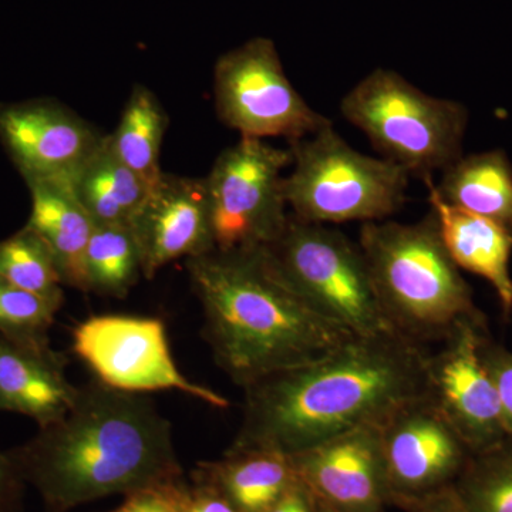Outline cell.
<instances>
[{
	"instance_id": "cell-23",
	"label": "cell",
	"mask_w": 512,
	"mask_h": 512,
	"mask_svg": "<svg viewBox=\"0 0 512 512\" xmlns=\"http://www.w3.org/2000/svg\"><path fill=\"white\" fill-rule=\"evenodd\" d=\"M89 292L124 298L141 271L140 251L130 227L94 225L86 254Z\"/></svg>"
},
{
	"instance_id": "cell-25",
	"label": "cell",
	"mask_w": 512,
	"mask_h": 512,
	"mask_svg": "<svg viewBox=\"0 0 512 512\" xmlns=\"http://www.w3.org/2000/svg\"><path fill=\"white\" fill-rule=\"evenodd\" d=\"M0 278L25 291L63 302V281L52 252L25 225L0 241Z\"/></svg>"
},
{
	"instance_id": "cell-1",
	"label": "cell",
	"mask_w": 512,
	"mask_h": 512,
	"mask_svg": "<svg viewBox=\"0 0 512 512\" xmlns=\"http://www.w3.org/2000/svg\"><path fill=\"white\" fill-rule=\"evenodd\" d=\"M426 346L400 333L355 336L329 356L245 387L232 446L301 453L360 427H380L429 396Z\"/></svg>"
},
{
	"instance_id": "cell-16",
	"label": "cell",
	"mask_w": 512,
	"mask_h": 512,
	"mask_svg": "<svg viewBox=\"0 0 512 512\" xmlns=\"http://www.w3.org/2000/svg\"><path fill=\"white\" fill-rule=\"evenodd\" d=\"M79 387L66 376V357L0 335V412L23 414L43 427L76 402Z\"/></svg>"
},
{
	"instance_id": "cell-17",
	"label": "cell",
	"mask_w": 512,
	"mask_h": 512,
	"mask_svg": "<svg viewBox=\"0 0 512 512\" xmlns=\"http://www.w3.org/2000/svg\"><path fill=\"white\" fill-rule=\"evenodd\" d=\"M424 183L429 190L430 212L448 255L458 268L493 286L505 315H510L512 229L448 204L437 192L433 178Z\"/></svg>"
},
{
	"instance_id": "cell-21",
	"label": "cell",
	"mask_w": 512,
	"mask_h": 512,
	"mask_svg": "<svg viewBox=\"0 0 512 512\" xmlns=\"http://www.w3.org/2000/svg\"><path fill=\"white\" fill-rule=\"evenodd\" d=\"M436 190L448 204L512 229V164L501 148L461 156Z\"/></svg>"
},
{
	"instance_id": "cell-6",
	"label": "cell",
	"mask_w": 512,
	"mask_h": 512,
	"mask_svg": "<svg viewBox=\"0 0 512 512\" xmlns=\"http://www.w3.org/2000/svg\"><path fill=\"white\" fill-rule=\"evenodd\" d=\"M292 171L284 178L286 204L311 224L384 221L406 201L410 174L386 158L359 153L333 124L291 141Z\"/></svg>"
},
{
	"instance_id": "cell-15",
	"label": "cell",
	"mask_w": 512,
	"mask_h": 512,
	"mask_svg": "<svg viewBox=\"0 0 512 512\" xmlns=\"http://www.w3.org/2000/svg\"><path fill=\"white\" fill-rule=\"evenodd\" d=\"M141 271L151 279L165 265L214 251L204 178L163 174L130 222Z\"/></svg>"
},
{
	"instance_id": "cell-26",
	"label": "cell",
	"mask_w": 512,
	"mask_h": 512,
	"mask_svg": "<svg viewBox=\"0 0 512 512\" xmlns=\"http://www.w3.org/2000/svg\"><path fill=\"white\" fill-rule=\"evenodd\" d=\"M62 303L0 278V335L26 345L49 346V330Z\"/></svg>"
},
{
	"instance_id": "cell-10",
	"label": "cell",
	"mask_w": 512,
	"mask_h": 512,
	"mask_svg": "<svg viewBox=\"0 0 512 512\" xmlns=\"http://www.w3.org/2000/svg\"><path fill=\"white\" fill-rule=\"evenodd\" d=\"M73 350L100 383L121 392L143 394L175 390L217 409H227L222 394L191 382L171 355L164 323L157 318L99 315L73 330Z\"/></svg>"
},
{
	"instance_id": "cell-8",
	"label": "cell",
	"mask_w": 512,
	"mask_h": 512,
	"mask_svg": "<svg viewBox=\"0 0 512 512\" xmlns=\"http://www.w3.org/2000/svg\"><path fill=\"white\" fill-rule=\"evenodd\" d=\"M291 165L289 148L261 138L222 151L204 178L215 251H256L281 237L289 220L282 173Z\"/></svg>"
},
{
	"instance_id": "cell-32",
	"label": "cell",
	"mask_w": 512,
	"mask_h": 512,
	"mask_svg": "<svg viewBox=\"0 0 512 512\" xmlns=\"http://www.w3.org/2000/svg\"><path fill=\"white\" fill-rule=\"evenodd\" d=\"M413 512H468L453 485L413 503Z\"/></svg>"
},
{
	"instance_id": "cell-11",
	"label": "cell",
	"mask_w": 512,
	"mask_h": 512,
	"mask_svg": "<svg viewBox=\"0 0 512 512\" xmlns=\"http://www.w3.org/2000/svg\"><path fill=\"white\" fill-rule=\"evenodd\" d=\"M487 326L483 313L461 320L427 359L429 396L471 454L510 439L500 397L481 360Z\"/></svg>"
},
{
	"instance_id": "cell-9",
	"label": "cell",
	"mask_w": 512,
	"mask_h": 512,
	"mask_svg": "<svg viewBox=\"0 0 512 512\" xmlns=\"http://www.w3.org/2000/svg\"><path fill=\"white\" fill-rule=\"evenodd\" d=\"M214 101L222 123L241 137H284L291 143L333 124L289 82L275 43L266 37H255L218 59Z\"/></svg>"
},
{
	"instance_id": "cell-5",
	"label": "cell",
	"mask_w": 512,
	"mask_h": 512,
	"mask_svg": "<svg viewBox=\"0 0 512 512\" xmlns=\"http://www.w3.org/2000/svg\"><path fill=\"white\" fill-rule=\"evenodd\" d=\"M340 113L410 177L429 180L463 156L466 106L430 96L392 69L363 77L340 100Z\"/></svg>"
},
{
	"instance_id": "cell-14",
	"label": "cell",
	"mask_w": 512,
	"mask_h": 512,
	"mask_svg": "<svg viewBox=\"0 0 512 512\" xmlns=\"http://www.w3.org/2000/svg\"><path fill=\"white\" fill-rule=\"evenodd\" d=\"M296 477L336 512H382L390 498L380 427H360L291 456Z\"/></svg>"
},
{
	"instance_id": "cell-22",
	"label": "cell",
	"mask_w": 512,
	"mask_h": 512,
	"mask_svg": "<svg viewBox=\"0 0 512 512\" xmlns=\"http://www.w3.org/2000/svg\"><path fill=\"white\" fill-rule=\"evenodd\" d=\"M168 117L156 94L137 84L128 97L111 147L151 188L163 177L160 157Z\"/></svg>"
},
{
	"instance_id": "cell-18",
	"label": "cell",
	"mask_w": 512,
	"mask_h": 512,
	"mask_svg": "<svg viewBox=\"0 0 512 512\" xmlns=\"http://www.w3.org/2000/svg\"><path fill=\"white\" fill-rule=\"evenodd\" d=\"M28 185L32 212L26 225L46 242L63 285L89 292L86 254L96 224L69 181H37Z\"/></svg>"
},
{
	"instance_id": "cell-7",
	"label": "cell",
	"mask_w": 512,
	"mask_h": 512,
	"mask_svg": "<svg viewBox=\"0 0 512 512\" xmlns=\"http://www.w3.org/2000/svg\"><path fill=\"white\" fill-rule=\"evenodd\" d=\"M264 249L282 278L332 322L356 336L399 333L380 302L362 249L339 229L289 215L281 237Z\"/></svg>"
},
{
	"instance_id": "cell-13",
	"label": "cell",
	"mask_w": 512,
	"mask_h": 512,
	"mask_svg": "<svg viewBox=\"0 0 512 512\" xmlns=\"http://www.w3.org/2000/svg\"><path fill=\"white\" fill-rule=\"evenodd\" d=\"M101 138L86 120L57 101L0 104V141L28 184L72 183Z\"/></svg>"
},
{
	"instance_id": "cell-3",
	"label": "cell",
	"mask_w": 512,
	"mask_h": 512,
	"mask_svg": "<svg viewBox=\"0 0 512 512\" xmlns=\"http://www.w3.org/2000/svg\"><path fill=\"white\" fill-rule=\"evenodd\" d=\"M187 268L215 360L242 389L323 359L356 336L309 305L265 249H214L187 259Z\"/></svg>"
},
{
	"instance_id": "cell-33",
	"label": "cell",
	"mask_w": 512,
	"mask_h": 512,
	"mask_svg": "<svg viewBox=\"0 0 512 512\" xmlns=\"http://www.w3.org/2000/svg\"><path fill=\"white\" fill-rule=\"evenodd\" d=\"M318 507H319V512H336V511L330 510V508L325 507V505H322L319 503H318Z\"/></svg>"
},
{
	"instance_id": "cell-29",
	"label": "cell",
	"mask_w": 512,
	"mask_h": 512,
	"mask_svg": "<svg viewBox=\"0 0 512 512\" xmlns=\"http://www.w3.org/2000/svg\"><path fill=\"white\" fill-rule=\"evenodd\" d=\"M23 484L9 454L0 451V512H19Z\"/></svg>"
},
{
	"instance_id": "cell-2",
	"label": "cell",
	"mask_w": 512,
	"mask_h": 512,
	"mask_svg": "<svg viewBox=\"0 0 512 512\" xmlns=\"http://www.w3.org/2000/svg\"><path fill=\"white\" fill-rule=\"evenodd\" d=\"M8 454L46 512L181 484L170 421L143 394L99 380L79 387L69 412Z\"/></svg>"
},
{
	"instance_id": "cell-28",
	"label": "cell",
	"mask_w": 512,
	"mask_h": 512,
	"mask_svg": "<svg viewBox=\"0 0 512 512\" xmlns=\"http://www.w3.org/2000/svg\"><path fill=\"white\" fill-rule=\"evenodd\" d=\"M185 493L183 484L140 491L128 495L126 503L111 512H181Z\"/></svg>"
},
{
	"instance_id": "cell-27",
	"label": "cell",
	"mask_w": 512,
	"mask_h": 512,
	"mask_svg": "<svg viewBox=\"0 0 512 512\" xmlns=\"http://www.w3.org/2000/svg\"><path fill=\"white\" fill-rule=\"evenodd\" d=\"M480 355L497 389L505 427L512 440V352L493 342L487 335L481 343Z\"/></svg>"
},
{
	"instance_id": "cell-4",
	"label": "cell",
	"mask_w": 512,
	"mask_h": 512,
	"mask_svg": "<svg viewBox=\"0 0 512 512\" xmlns=\"http://www.w3.org/2000/svg\"><path fill=\"white\" fill-rule=\"evenodd\" d=\"M357 244L400 335L426 346L441 342L461 320L481 315L431 212L414 224L365 222Z\"/></svg>"
},
{
	"instance_id": "cell-20",
	"label": "cell",
	"mask_w": 512,
	"mask_h": 512,
	"mask_svg": "<svg viewBox=\"0 0 512 512\" xmlns=\"http://www.w3.org/2000/svg\"><path fill=\"white\" fill-rule=\"evenodd\" d=\"M76 197L96 225L130 227L151 187L111 147L109 136L72 180Z\"/></svg>"
},
{
	"instance_id": "cell-30",
	"label": "cell",
	"mask_w": 512,
	"mask_h": 512,
	"mask_svg": "<svg viewBox=\"0 0 512 512\" xmlns=\"http://www.w3.org/2000/svg\"><path fill=\"white\" fill-rule=\"evenodd\" d=\"M204 481V480H202ZM181 512H239L227 498L204 481L194 491H187Z\"/></svg>"
},
{
	"instance_id": "cell-19",
	"label": "cell",
	"mask_w": 512,
	"mask_h": 512,
	"mask_svg": "<svg viewBox=\"0 0 512 512\" xmlns=\"http://www.w3.org/2000/svg\"><path fill=\"white\" fill-rule=\"evenodd\" d=\"M202 480L217 488L239 512H266L298 477L285 454L232 446L221 461L202 468Z\"/></svg>"
},
{
	"instance_id": "cell-12",
	"label": "cell",
	"mask_w": 512,
	"mask_h": 512,
	"mask_svg": "<svg viewBox=\"0 0 512 512\" xmlns=\"http://www.w3.org/2000/svg\"><path fill=\"white\" fill-rule=\"evenodd\" d=\"M380 446L390 497L412 504L453 485L471 456L430 396L384 421Z\"/></svg>"
},
{
	"instance_id": "cell-31",
	"label": "cell",
	"mask_w": 512,
	"mask_h": 512,
	"mask_svg": "<svg viewBox=\"0 0 512 512\" xmlns=\"http://www.w3.org/2000/svg\"><path fill=\"white\" fill-rule=\"evenodd\" d=\"M266 512H319V507L311 491L298 478L284 497Z\"/></svg>"
},
{
	"instance_id": "cell-24",
	"label": "cell",
	"mask_w": 512,
	"mask_h": 512,
	"mask_svg": "<svg viewBox=\"0 0 512 512\" xmlns=\"http://www.w3.org/2000/svg\"><path fill=\"white\" fill-rule=\"evenodd\" d=\"M453 487L468 512H512V440L471 454Z\"/></svg>"
}]
</instances>
